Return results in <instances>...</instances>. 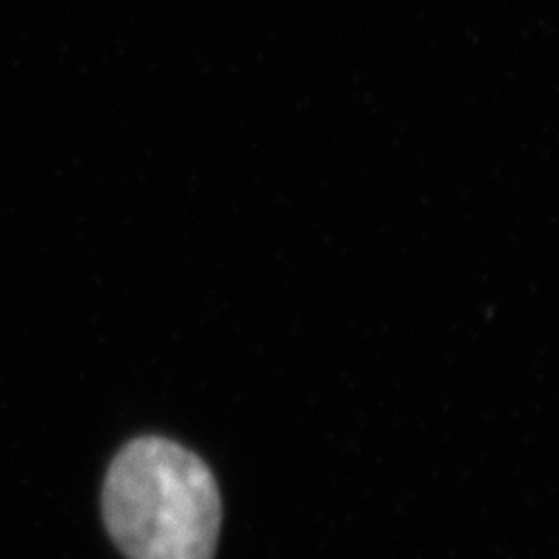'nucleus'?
<instances>
[{
    "mask_svg": "<svg viewBox=\"0 0 559 559\" xmlns=\"http://www.w3.org/2000/svg\"><path fill=\"white\" fill-rule=\"evenodd\" d=\"M104 524L127 559H214L222 500L207 464L158 436L129 441L102 491Z\"/></svg>",
    "mask_w": 559,
    "mask_h": 559,
    "instance_id": "1",
    "label": "nucleus"
}]
</instances>
